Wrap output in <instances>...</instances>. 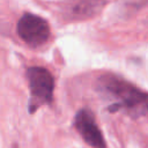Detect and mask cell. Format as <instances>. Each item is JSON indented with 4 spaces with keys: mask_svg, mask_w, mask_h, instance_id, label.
<instances>
[{
    "mask_svg": "<svg viewBox=\"0 0 148 148\" xmlns=\"http://www.w3.org/2000/svg\"><path fill=\"white\" fill-rule=\"evenodd\" d=\"M99 91L116 101L109 109L111 112L118 109L125 110L131 117H142L147 112V94L114 74H105L97 82Z\"/></svg>",
    "mask_w": 148,
    "mask_h": 148,
    "instance_id": "6da1fadb",
    "label": "cell"
},
{
    "mask_svg": "<svg viewBox=\"0 0 148 148\" xmlns=\"http://www.w3.org/2000/svg\"><path fill=\"white\" fill-rule=\"evenodd\" d=\"M25 76L30 91L29 112L34 113L44 105H51L54 92V77L51 72L44 67L32 66L27 69Z\"/></svg>",
    "mask_w": 148,
    "mask_h": 148,
    "instance_id": "7a4b0ae2",
    "label": "cell"
},
{
    "mask_svg": "<svg viewBox=\"0 0 148 148\" xmlns=\"http://www.w3.org/2000/svg\"><path fill=\"white\" fill-rule=\"evenodd\" d=\"M16 32L25 44L31 47H37L49 40L51 31L49 23L43 17L25 13L16 24Z\"/></svg>",
    "mask_w": 148,
    "mask_h": 148,
    "instance_id": "3957f363",
    "label": "cell"
},
{
    "mask_svg": "<svg viewBox=\"0 0 148 148\" xmlns=\"http://www.w3.org/2000/svg\"><path fill=\"white\" fill-rule=\"evenodd\" d=\"M74 127L82 140L91 148H106L105 139L96 123L94 113L87 109H80L74 117Z\"/></svg>",
    "mask_w": 148,
    "mask_h": 148,
    "instance_id": "277c9868",
    "label": "cell"
},
{
    "mask_svg": "<svg viewBox=\"0 0 148 148\" xmlns=\"http://www.w3.org/2000/svg\"><path fill=\"white\" fill-rule=\"evenodd\" d=\"M108 0H71L66 6V15L71 20H88L102 12Z\"/></svg>",
    "mask_w": 148,
    "mask_h": 148,
    "instance_id": "5b68a950",
    "label": "cell"
},
{
    "mask_svg": "<svg viewBox=\"0 0 148 148\" xmlns=\"http://www.w3.org/2000/svg\"><path fill=\"white\" fill-rule=\"evenodd\" d=\"M13 148H20V147H18V146H16V145H15V146H14V147H13Z\"/></svg>",
    "mask_w": 148,
    "mask_h": 148,
    "instance_id": "8992f818",
    "label": "cell"
}]
</instances>
